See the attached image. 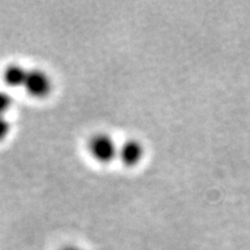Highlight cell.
<instances>
[{
	"instance_id": "obj_3",
	"label": "cell",
	"mask_w": 250,
	"mask_h": 250,
	"mask_svg": "<svg viewBox=\"0 0 250 250\" xmlns=\"http://www.w3.org/2000/svg\"><path fill=\"white\" fill-rule=\"evenodd\" d=\"M145 155V147L143 143L136 138H129L120 145L118 159L127 167L139 165Z\"/></svg>"
},
{
	"instance_id": "obj_2",
	"label": "cell",
	"mask_w": 250,
	"mask_h": 250,
	"mask_svg": "<svg viewBox=\"0 0 250 250\" xmlns=\"http://www.w3.org/2000/svg\"><path fill=\"white\" fill-rule=\"evenodd\" d=\"M23 88L33 98L45 99L54 89V81L48 72L42 68H31L28 70Z\"/></svg>"
},
{
	"instance_id": "obj_7",
	"label": "cell",
	"mask_w": 250,
	"mask_h": 250,
	"mask_svg": "<svg viewBox=\"0 0 250 250\" xmlns=\"http://www.w3.org/2000/svg\"><path fill=\"white\" fill-rule=\"evenodd\" d=\"M61 250H85L83 248H80V247L78 246H73V245H67V246H64Z\"/></svg>"
},
{
	"instance_id": "obj_6",
	"label": "cell",
	"mask_w": 250,
	"mask_h": 250,
	"mask_svg": "<svg viewBox=\"0 0 250 250\" xmlns=\"http://www.w3.org/2000/svg\"><path fill=\"white\" fill-rule=\"evenodd\" d=\"M11 122L7 120L5 115H0V142H2L11 132Z\"/></svg>"
},
{
	"instance_id": "obj_4",
	"label": "cell",
	"mask_w": 250,
	"mask_h": 250,
	"mask_svg": "<svg viewBox=\"0 0 250 250\" xmlns=\"http://www.w3.org/2000/svg\"><path fill=\"white\" fill-rule=\"evenodd\" d=\"M28 70L26 67H23L20 64H17V62H13V64H8L5 67L4 72H2V78H4L6 85L17 88V87L24 86Z\"/></svg>"
},
{
	"instance_id": "obj_5",
	"label": "cell",
	"mask_w": 250,
	"mask_h": 250,
	"mask_svg": "<svg viewBox=\"0 0 250 250\" xmlns=\"http://www.w3.org/2000/svg\"><path fill=\"white\" fill-rule=\"evenodd\" d=\"M13 104V99L6 92L0 90V115H5V112L8 110Z\"/></svg>"
},
{
	"instance_id": "obj_1",
	"label": "cell",
	"mask_w": 250,
	"mask_h": 250,
	"mask_svg": "<svg viewBox=\"0 0 250 250\" xmlns=\"http://www.w3.org/2000/svg\"><path fill=\"white\" fill-rule=\"evenodd\" d=\"M87 149L95 161L100 164H110L118 158L120 145L110 134L105 132L95 133L87 143Z\"/></svg>"
}]
</instances>
